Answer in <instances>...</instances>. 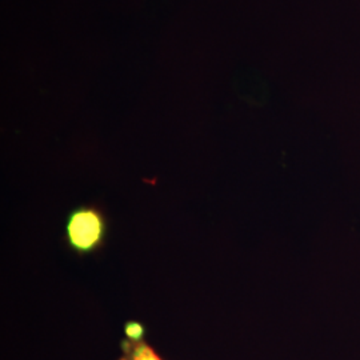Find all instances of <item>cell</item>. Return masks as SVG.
<instances>
[{"instance_id": "obj_1", "label": "cell", "mask_w": 360, "mask_h": 360, "mask_svg": "<svg viewBox=\"0 0 360 360\" xmlns=\"http://www.w3.org/2000/svg\"><path fill=\"white\" fill-rule=\"evenodd\" d=\"M107 223L96 207L80 206L72 210L65 221V240L77 255H90L104 243Z\"/></svg>"}, {"instance_id": "obj_2", "label": "cell", "mask_w": 360, "mask_h": 360, "mask_svg": "<svg viewBox=\"0 0 360 360\" xmlns=\"http://www.w3.org/2000/svg\"><path fill=\"white\" fill-rule=\"evenodd\" d=\"M117 360H163L144 339L143 327L138 323L126 326V339L122 343V355Z\"/></svg>"}]
</instances>
